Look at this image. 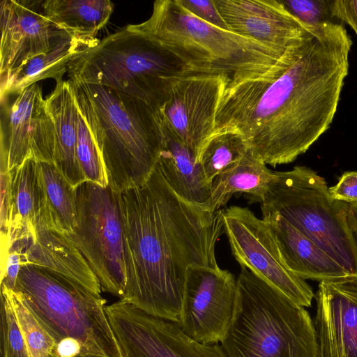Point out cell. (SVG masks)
Instances as JSON below:
<instances>
[{"label":"cell","instance_id":"1","mask_svg":"<svg viewBox=\"0 0 357 357\" xmlns=\"http://www.w3.org/2000/svg\"><path fill=\"white\" fill-rule=\"evenodd\" d=\"M351 45L343 24L317 26L301 56L287 69L227 84L215 130L238 132L266 165L294 161L333 122Z\"/></svg>","mask_w":357,"mask_h":357},{"label":"cell","instance_id":"2","mask_svg":"<svg viewBox=\"0 0 357 357\" xmlns=\"http://www.w3.org/2000/svg\"><path fill=\"white\" fill-rule=\"evenodd\" d=\"M119 193L126 278L120 299L178 324L188 269L219 267L224 210L210 212L180 197L158 165L144 183Z\"/></svg>","mask_w":357,"mask_h":357},{"label":"cell","instance_id":"3","mask_svg":"<svg viewBox=\"0 0 357 357\" xmlns=\"http://www.w3.org/2000/svg\"><path fill=\"white\" fill-rule=\"evenodd\" d=\"M69 80L99 151L108 186L121 192L144 183L165 142L158 111L112 88Z\"/></svg>","mask_w":357,"mask_h":357},{"label":"cell","instance_id":"4","mask_svg":"<svg viewBox=\"0 0 357 357\" xmlns=\"http://www.w3.org/2000/svg\"><path fill=\"white\" fill-rule=\"evenodd\" d=\"M127 26L162 45L192 72L225 74L230 84L289 67L307 44L280 53L200 20L178 0L155 1L147 20Z\"/></svg>","mask_w":357,"mask_h":357},{"label":"cell","instance_id":"5","mask_svg":"<svg viewBox=\"0 0 357 357\" xmlns=\"http://www.w3.org/2000/svg\"><path fill=\"white\" fill-rule=\"evenodd\" d=\"M225 357H317L314 322L304 308L245 267L236 280Z\"/></svg>","mask_w":357,"mask_h":357},{"label":"cell","instance_id":"6","mask_svg":"<svg viewBox=\"0 0 357 357\" xmlns=\"http://www.w3.org/2000/svg\"><path fill=\"white\" fill-rule=\"evenodd\" d=\"M68 73L70 80L112 88L158 111L173 82L195 72L162 45L126 26L82 49Z\"/></svg>","mask_w":357,"mask_h":357},{"label":"cell","instance_id":"7","mask_svg":"<svg viewBox=\"0 0 357 357\" xmlns=\"http://www.w3.org/2000/svg\"><path fill=\"white\" fill-rule=\"evenodd\" d=\"M13 291L56 344L70 340L82 354L122 357L100 295L61 273L31 264L20 267Z\"/></svg>","mask_w":357,"mask_h":357},{"label":"cell","instance_id":"8","mask_svg":"<svg viewBox=\"0 0 357 357\" xmlns=\"http://www.w3.org/2000/svg\"><path fill=\"white\" fill-rule=\"evenodd\" d=\"M260 204L263 216L279 214L349 275L357 276V241L348 220L349 204L333 199L316 172L303 166L273 172Z\"/></svg>","mask_w":357,"mask_h":357},{"label":"cell","instance_id":"9","mask_svg":"<svg viewBox=\"0 0 357 357\" xmlns=\"http://www.w3.org/2000/svg\"><path fill=\"white\" fill-rule=\"evenodd\" d=\"M76 218L69 238L98 279L101 289L123 296L124 230L119 193L85 181L75 188Z\"/></svg>","mask_w":357,"mask_h":357},{"label":"cell","instance_id":"10","mask_svg":"<svg viewBox=\"0 0 357 357\" xmlns=\"http://www.w3.org/2000/svg\"><path fill=\"white\" fill-rule=\"evenodd\" d=\"M0 116L1 172L29 158L53 162L54 125L38 82L1 95Z\"/></svg>","mask_w":357,"mask_h":357},{"label":"cell","instance_id":"11","mask_svg":"<svg viewBox=\"0 0 357 357\" xmlns=\"http://www.w3.org/2000/svg\"><path fill=\"white\" fill-rule=\"evenodd\" d=\"M225 233L232 255L245 267L297 304L310 307L311 287L284 264L266 222L249 208L232 206L224 210Z\"/></svg>","mask_w":357,"mask_h":357},{"label":"cell","instance_id":"12","mask_svg":"<svg viewBox=\"0 0 357 357\" xmlns=\"http://www.w3.org/2000/svg\"><path fill=\"white\" fill-rule=\"evenodd\" d=\"M105 311L122 357H225L219 344L199 343L177 323L121 299L106 305Z\"/></svg>","mask_w":357,"mask_h":357},{"label":"cell","instance_id":"13","mask_svg":"<svg viewBox=\"0 0 357 357\" xmlns=\"http://www.w3.org/2000/svg\"><path fill=\"white\" fill-rule=\"evenodd\" d=\"M230 82L225 74L191 73L175 79L158 112L163 126L199 157L215 128V113Z\"/></svg>","mask_w":357,"mask_h":357},{"label":"cell","instance_id":"14","mask_svg":"<svg viewBox=\"0 0 357 357\" xmlns=\"http://www.w3.org/2000/svg\"><path fill=\"white\" fill-rule=\"evenodd\" d=\"M236 280L220 267H190L187 273L178 325L193 340L218 344L231 324Z\"/></svg>","mask_w":357,"mask_h":357},{"label":"cell","instance_id":"15","mask_svg":"<svg viewBox=\"0 0 357 357\" xmlns=\"http://www.w3.org/2000/svg\"><path fill=\"white\" fill-rule=\"evenodd\" d=\"M11 253L21 266L34 265L61 273L100 295L98 279L51 212L33 226L8 231L1 237V255Z\"/></svg>","mask_w":357,"mask_h":357},{"label":"cell","instance_id":"16","mask_svg":"<svg viewBox=\"0 0 357 357\" xmlns=\"http://www.w3.org/2000/svg\"><path fill=\"white\" fill-rule=\"evenodd\" d=\"M229 30L284 54L312 38L316 26L294 16L281 0H214Z\"/></svg>","mask_w":357,"mask_h":357},{"label":"cell","instance_id":"17","mask_svg":"<svg viewBox=\"0 0 357 357\" xmlns=\"http://www.w3.org/2000/svg\"><path fill=\"white\" fill-rule=\"evenodd\" d=\"M0 24L1 80L27 60L47 52L63 32L47 18L43 0H2Z\"/></svg>","mask_w":357,"mask_h":357},{"label":"cell","instance_id":"18","mask_svg":"<svg viewBox=\"0 0 357 357\" xmlns=\"http://www.w3.org/2000/svg\"><path fill=\"white\" fill-rule=\"evenodd\" d=\"M314 297L317 357H357V276L321 281Z\"/></svg>","mask_w":357,"mask_h":357},{"label":"cell","instance_id":"19","mask_svg":"<svg viewBox=\"0 0 357 357\" xmlns=\"http://www.w3.org/2000/svg\"><path fill=\"white\" fill-rule=\"evenodd\" d=\"M38 161L33 158L1 172V236L35 225L50 213Z\"/></svg>","mask_w":357,"mask_h":357},{"label":"cell","instance_id":"20","mask_svg":"<svg viewBox=\"0 0 357 357\" xmlns=\"http://www.w3.org/2000/svg\"><path fill=\"white\" fill-rule=\"evenodd\" d=\"M285 266L303 280L324 281L346 277V271L284 218L273 213L263 216Z\"/></svg>","mask_w":357,"mask_h":357},{"label":"cell","instance_id":"21","mask_svg":"<svg viewBox=\"0 0 357 357\" xmlns=\"http://www.w3.org/2000/svg\"><path fill=\"white\" fill-rule=\"evenodd\" d=\"M45 101L55 130L53 162L69 183L76 188L86 179L77 158L79 109L70 80L56 82Z\"/></svg>","mask_w":357,"mask_h":357},{"label":"cell","instance_id":"22","mask_svg":"<svg viewBox=\"0 0 357 357\" xmlns=\"http://www.w3.org/2000/svg\"><path fill=\"white\" fill-rule=\"evenodd\" d=\"M163 130L165 142L157 162L163 177L180 197L203 206L211 196L212 183L195 152L164 126Z\"/></svg>","mask_w":357,"mask_h":357},{"label":"cell","instance_id":"23","mask_svg":"<svg viewBox=\"0 0 357 357\" xmlns=\"http://www.w3.org/2000/svg\"><path fill=\"white\" fill-rule=\"evenodd\" d=\"M114 3L109 0H43L45 14L59 29L91 46L107 23Z\"/></svg>","mask_w":357,"mask_h":357},{"label":"cell","instance_id":"24","mask_svg":"<svg viewBox=\"0 0 357 357\" xmlns=\"http://www.w3.org/2000/svg\"><path fill=\"white\" fill-rule=\"evenodd\" d=\"M273 177V172L249 149L240 160L213 179L211 196L202 207L210 212L220 210L238 192L245 193L261 202Z\"/></svg>","mask_w":357,"mask_h":357},{"label":"cell","instance_id":"25","mask_svg":"<svg viewBox=\"0 0 357 357\" xmlns=\"http://www.w3.org/2000/svg\"><path fill=\"white\" fill-rule=\"evenodd\" d=\"M87 47L90 46L63 31L47 52L27 60L16 71L1 80V96L45 79L52 78L56 82L63 80V76L70 61Z\"/></svg>","mask_w":357,"mask_h":357},{"label":"cell","instance_id":"26","mask_svg":"<svg viewBox=\"0 0 357 357\" xmlns=\"http://www.w3.org/2000/svg\"><path fill=\"white\" fill-rule=\"evenodd\" d=\"M38 166L48 206L55 222L69 236L75 224V188L54 162L38 161Z\"/></svg>","mask_w":357,"mask_h":357},{"label":"cell","instance_id":"27","mask_svg":"<svg viewBox=\"0 0 357 357\" xmlns=\"http://www.w3.org/2000/svg\"><path fill=\"white\" fill-rule=\"evenodd\" d=\"M249 150L237 132L222 129L214 131L203 146L199 157L207 179H213L226 168L240 160Z\"/></svg>","mask_w":357,"mask_h":357},{"label":"cell","instance_id":"28","mask_svg":"<svg viewBox=\"0 0 357 357\" xmlns=\"http://www.w3.org/2000/svg\"><path fill=\"white\" fill-rule=\"evenodd\" d=\"M1 287L6 289L10 299L29 357H50L56 346L54 339L26 306L19 292L9 289L3 285H1Z\"/></svg>","mask_w":357,"mask_h":357},{"label":"cell","instance_id":"29","mask_svg":"<svg viewBox=\"0 0 357 357\" xmlns=\"http://www.w3.org/2000/svg\"><path fill=\"white\" fill-rule=\"evenodd\" d=\"M76 154L87 181L108 186L103 163L86 122L79 110Z\"/></svg>","mask_w":357,"mask_h":357},{"label":"cell","instance_id":"30","mask_svg":"<svg viewBox=\"0 0 357 357\" xmlns=\"http://www.w3.org/2000/svg\"><path fill=\"white\" fill-rule=\"evenodd\" d=\"M1 357H29L10 299L1 287Z\"/></svg>","mask_w":357,"mask_h":357},{"label":"cell","instance_id":"31","mask_svg":"<svg viewBox=\"0 0 357 357\" xmlns=\"http://www.w3.org/2000/svg\"><path fill=\"white\" fill-rule=\"evenodd\" d=\"M333 0H281L285 8L302 22L312 26L342 24L331 13Z\"/></svg>","mask_w":357,"mask_h":357},{"label":"cell","instance_id":"32","mask_svg":"<svg viewBox=\"0 0 357 357\" xmlns=\"http://www.w3.org/2000/svg\"><path fill=\"white\" fill-rule=\"evenodd\" d=\"M190 13L200 20L222 29L230 31L219 13L214 0H178Z\"/></svg>","mask_w":357,"mask_h":357},{"label":"cell","instance_id":"33","mask_svg":"<svg viewBox=\"0 0 357 357\" xmlns=\"http://www.w3.org/2000/svg\"><path fill=\"white\" fill-rule=\"evenodd\" d=\"M328 190L335 200L347 204L357 203V172H344L337 183L328 188Z\"/></svg>","mask_w":357,"mask_h":357},{"label":"cell","instance_id":"34","mask_svg":"<svg viewBox=\"0 0 357 357\" xmlns=\"http://www.w3.org/2000/svg\"><path fill=\"white\" fill-rule=\"evenodd\" d=\"M333 16L340 22H346L357 35V1L333 0Z\"/></svg>","mask_w":357,"mask_h":357},{"label":"cell","instance_id":"35","mask_svg":"<svg viewBox=\"0 0 357 357\" xmlns=\"http://www.w3.org/2000/svg\"><path fill=\"white\" fill-rule=\"evenodd\" d=\"M347 216L349 223L357 241V203L349 204Z\"/></svg>","mask_w":357,"mask_h":357},{"label":"cell","instance_id":"36","mask_svg":"<svg viewBox=\"0 0 357 357\" xmlns=\"http://www.w3.org/2000/svg\"><path fill=\"white\" fill-rule=\"evenodd\" d=\"M50 357H105V356H98V355H92V354H81V353L75 354L70 355L68 356H59L52 353L50 354Z\"/></svg>","mask_w":357,"mask_h":357}]
</instances>
